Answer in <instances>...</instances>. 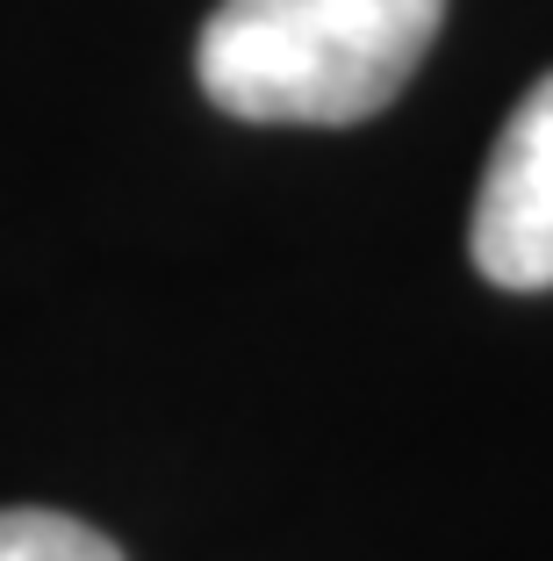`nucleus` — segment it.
<instances>
[{
    "label": "nucleus",
    "instance_id": "f257e3e1",
    "mask_svg": "<svg viewBox=\"0 0 553 561\" xmlns=\"http://www.w3.org/2000/svg\"><path fill=\"white\" fill-rule=\"evenodd\" d=\"M446 0H216L201 94L238 123H367L410 87Z\"/></svg>",
    "mask_w": 553,
    "mask_h": 561
},
{
    "label": "nucleus",
    "instance_id": "f03ea898",
    "mask_svg": "<svg viewBox=\"0 0 553 561\" xmlns=\"http://www.w3.org/2000/svg\"><path fill=\"white\" fill-rule=\"evenodd\" d=\"M468 252L496 288H553V72L510 108L488 151Z\"/></svg>",
    "mask_w": 553,
    "mask_h": 561
},
{
    "label": "nucleus",
    "instance_id": "7ed1b4c3",
    "mask_svg": "<svg viewBox=\"0 0 553 561\" xmlns=\"http://www.w3.org/2000/svg\"><path fill=\"white\" fill-rule=\"evenodd\" d=\"M0 561H123L108 533H94L72 512H44V504H8L0 512Z\"/></svg>",
    "mask_w": 553,
    "mask_h": 561
}]
</instances>
